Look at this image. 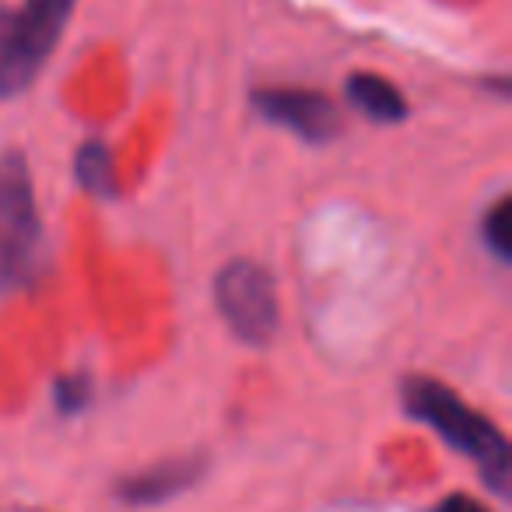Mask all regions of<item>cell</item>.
Returning <instances> with one entry per match:
<instances>
[{
	"label": "cell",
	"instance_id": "cell-9",
	"mask_svg": "<svg viewBox=\"0 0 512 512\" xmlns=\"http://www.w3.org/2000/svg\"><path fill=\"white\" fill-rule=\"evenodd\" d=\"M484 239H488V246L498 253V260H509L512 256V200L509 197L498 200L488 218H484Z\"/></svg>",
	"mask_w": 512,
	"mask_h": 512
},
{
	"label": "cell",
	"instance_id": "cell-2",
	"mask_svg": "<svg viewBox=\"0 0 512 512\" xmlns=\"http://www.w3.org/2000/svg\"><path fill=\"white\" fill-rule=\"evenodd\" d=\"M74 0H25L22 8L0 11V99L29 88L57 46Z\"/></svg>",
	"mask_w": 512,
	"mask_h": 512
},
{
	"label": "cell",
	"instance_id": "cell-8",
	"mask_svg": "<svg viewBox=\"0 0 512 512\" xmlns=\"http://www.w3.org/2000/svg\"><path fill=\"white\" fill-rule=\"evenodd\" d=\"M78 179L85 190L99 193V197H113L116 193V176L113 162H109V151L102 144H85L78 155Z\"/></svg>",
	"mask_w": 512,
	"mask_h": 512
},
{
	"label": "cell",
	"instance_id": "cell-11",
	"mask_svg": "<svg viewBox=\"0 0 512 512\" xmlns=\"http://www.w3.org/2000/svg\"><path fill=\"white\" fill-rule=\"evenodd\" d=\"M435 512H488V509H484V505L477 502V498H470V495H449Z\"/></svg>",
	"mask_w": 512,
	"mask_h": 512
},
{
	"label": "cell",
	"instance_id": "cell-3",
	"mask_svg": "<svg viewBox=\"0 0 512 512\" xmlns=\"http://www.w3.org/2000/svg\"><path fill=\"white\" fill-rule=\"evenodd\" d=\"M39 239H43V228H39L29 165L18 151H8L0 155V292L32 281Z\"/></svg>",
	"mask_w": 512,
	"mask_h": 512
},
{
	"label": "cell",
	"instance_id": "cell-1",
	"mask_svg": "<svg viewBox=\"0 0 512 512\" xmlns=\"http://www.w3.org/2000/svg\"><path fill=\"white\" fill-rule=\"evenodd\" d=\"M404 400L414 418L432 425L449 446L460 449L463 456H470L481 467L484 481L491 488L502 491V495L509 491V474H512L509 442H505V435L488 418L470 411L453 390H446L435 379H407Z\"/></svg>",
	"mask_w": 512,
	"mask_h": 512
},
{
	"label": "cell",
	"instance_id": "cell-4",
	"mask_svg": "<svg viewBox=\"0 0 512 512\" xmlns=\"http://www.w3.org/2000/svg\"><path fill=\"white\" fill-rule=\"evenodd\" d=\"M214 299L225 316V323L249 344L271 341L274 327H278V295H274V281L253 260H232L225 271L218 274V288Z\"/></svg>",
	"mask_w": 512,
	"mask_h": 512
},
{
	"label": "cell",
	"instance_id": "cell-7",
	"mask_svg": "<svg viewBox=\"0 0 512 512\" xmlns=\"http://www.w3.org/2000/svg\"><path fill=\"white\" fill-rule=\"evenodd\" d=\"M197 474H200L197 460L165 463V467H158V470H144V474L130 477V481L123 484V498H127V502H158V498H169L172 491L190 484Z\"/></svg>",
	"mask_w": 512,
	"mask_h": 512
},
{
	"label": "cell",
	"instance_id": "cell-10",
	"mask_svg": "<svg viewBox=\"0 0 512 512\" xmlns=\"http://www.w3.org/2000/svg\"><path fill=\"white\" fill-rule=\"evenodd\" d=\"M57 393H60V407L64 411H74V407H81L85 404V397H88V383L81 376H74V379H64V383L57 386Z\"/></svg>",
	"mask_w": 512,
	"mask_h": 512
},
{
	"label": "cell",
	"instance_id": "cell-5",
	"mask_svg": "<svg viewBox=\"0 0 512 512\" xmlns=\"http://www.w3.org/2000/svg\"><path fill=\"white\" fill-rule=\"evenodd\" d=\"M256 113L267 123L288 127L292 134L306 137V141L320 144L341 130V116H337L334 102L320 92H299V88H264L253 95Z\"/></svg>",
	"mask_w": 512,
	"mask_h": 512
},
{
	"label": "cell",
	"instance_id": "cell-6",
	"mask_svg": "<svg viewBox=\"0 0 512 512\" xmlns=\"http://www.w3.org/2000/svg\"><path fill=\"white\" fill-rule=\"evenodd\" d=\"M348 99L355 102L358 113L379 123H400L407 116V102L397 88L379 74H355L348 81Z\"/></svg>",
	"mask_w": 512,
	"mask_h": 512
}]
</instances>
